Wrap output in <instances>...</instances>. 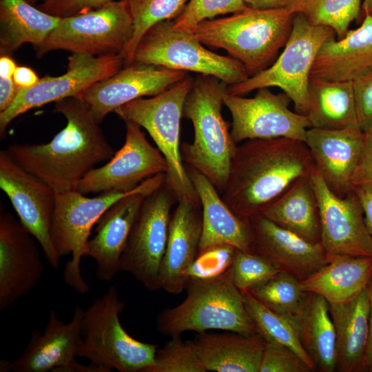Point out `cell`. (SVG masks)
Masks as SVG:
<instances>
[{
    "label": "cell",
    "instance_id": "obj_28",
    "mask_svg": "<svg viewBox=\"0 0 372 372\" xmlns=\"http://www.w3.org/2000/svg\"><path fill=\"white\" fill-rule=\"evenodd\" d=\"M329 304L336 334V370L362 371L369 337V303L366 287L348 300Z\"/></svg>",
    "mask_w": 372,
    "mask_h": 372
},
{
    "label": "cell",
    "instance_id": "obj_40",
    "mask_svg": "<svg viewBox=\"0 0 372 372\" xmlns=\"http://www.w3.org/2000/svg\"><path fill=\"white\" fill-rule=\"evenodd\" d=\"M246 8L243 0H189L183 11L173 19V25L189 32L203 20L239 12Z\"/></svg>",
    "mask_w": 372,
    "mask_h": 372
},
{
    "label": "cell",
    "instance_id": "obj_41",
    "mask_svg": "<svg viewBox=\"0 0 372 372\" xmlns=\"http://www.w3.org/2000/svg\"><path fill=\"white\" fill-rule=\"evenodd\" d=\"M313 370L290 348L266 342L259 372H310Z\"/></svg>",
    "mask_w": 372,
    "mask_h": 372
},
{
    "label": "cell",
    "instance_id": "obj_33",
    "mask_svg": "<svg viewBox=\"0 0 372 372\" xmlns=\"http://www.w3.org/2000/svg\"><path fill=\"white\" fill-rule=\"evenodd\" d=\"M61 19L25 0H0V54L10 55L22 44L42 43Z\"/></svg>",
    "mask_w": 372,
    "mask_h": 372
},
{
    "label": "cell",
    "instance_id": "obj_25",
    "mask_svg": "<svg viewBox=\"0 0 372 372\" xmlns=\"http://www.w3.org/2000/svg\"><path fill=\"white\" fill-rule=\"evenodd\" d=\"M138 192L116 201L99 218L96 224V234L89 240L85 256L96 263V277L109 282L121 270L123 253L146 195Z\"/></svg>",
    "mask_w": 372,
    "mask_h": 372
},
{
    "label": "cell",
    "instance_id": "obj_13",
    "mask_svg": "<svg viewBox=\"0 0 372 372\" xmlns=\"http://www.w3.org/2000/svg\"><path fill=\"white\" fill-rule=\"evenodd\" d=\"M255 96L226 94L223 105L232 117L230 131L238 145L251 139L287 138L305 141L310 128L307 116L289 109L290 98L285 93L274 94L269 87L256 90Z\"/></svg>",
    "mask_w": 372,
    "mask_h": 372
},
{
    "label": "cell",
    "instance_id": "obj_14",
    "mask_svg": "<svg viewBox=\"0 0 372 372\" xmlns=\"http://www.w3.org/2000/svg\"><path fill=\"white\" fill-rule=\"evenodd\" d=\"M125 140L108 162L87 173L79 181L76 191L82 194L128 192L145 180L167 173V161L157 148L146 138L141 127L125 122Z\"/></svg>",
    "mask_w": 372,
    "mask_h": 372
},
{
    "label": "cell",
    "instance_id": "obj_35",
    "mask_svg": "<svg viewBox=\"0 0 372 372\" xmlns=\"http://www.w3.org/2000/svg\"><path fill=\"white\" fill-rule=\"evenodd\" d=\"M362 0H293L287 7L311 23L331 28L337 39L343 38L360 13Z\"/></svg>",
    "mask_w": 372,
    "mask_h": 372
},
{
    "label": "cell",
    "instance_id": "obj_54",
    "mask_svg": "<svg viewBox=\"0 0 372 372\" xmlns=\"http://www.w3.org/2000/svg\"><path fill=\"white\" fill-rule=\"evenodd\" d=\"M123 1H127V0H123Z\"/></svg>",
    "mask_w": 372,
    "mask_h": 372
},
{
    "label": "cell",
    "instance_id": "obj_23",
    "mask_svg": "<svg viewBox=\"0 0 372 372\" xmlns=\"http://www.w3.org/2000/svg\"><path fill=\"white\" fill-rule=\"evenodd\" d=\"M254 237L253 251L281 271L304 279L327 262L321 242H310L260 215L249 220Z\"/></svg>",
    "mask_w": 372,
    "mask_h": 372
},
{
    "label": "cell",
    "instance_id": "obj_45",
    "mask_svg": "<svg viewBox=\"0 0 372 372\" xmlns=\"http://www.w3.org/2000/svg\"><path fill=\"white\" fill-rule=\"evenodd\" d=\"M19 87L12 79L0 78V112L8 109L15 99Z\"/></svg>",
    "mask_w": 372,
    "mask_h": 372
},
{
    "label": "cell",
    "instance_id": "obj_7",
    "mask_svg": "<svg viewBox=\"0 0 372 372\" xmlns=\"http://www.w3.org/2000/svg\"><path fill=\"white\" fill-rule=\"evenodd\" d=\"M166 180V174H158L143 182L132 191L106 192L88 198L76 190L56 193L51 236L60 258L70 255L63 271L65 283L80 294L88 292L90 287L82 276L81 259L92 228L101 216L116 201L138 192L151 193Z\"/></svg>",
    "mask_w": 372,
    "mask_h": 372
},
{
    "label": "cell",
    "instance_id": "obj_21",
    "mask_svg": "<svg viewBox=\"0 0 372 372\" xmlns=\"http://www.w3.org/2000/svg\"><path fill=\"white\" fill-rule=\"evenodd\" d=\"M84 311L76 306L71 320L65 323L51 310L43 333L37 329L33 331L20 357L9 362V371L54 372L74 362L83 341Z\"/></svg>",
    "mask_w": 372,
    "mask_h": 372
},
{
    "label": "cell",
    "instance_id": "obj_32",
    "mask_svg": "<svg viewBox=\"0 0 372 372\" xmlns=\"http://www.w3.org/2000/svg\"><path fill=\"white\" fill-rule=\"evenodd\" d=\"M307 116L310 127L329 130L360 127L353 81L310 76Z\"/></svg>",
    "mask_w": 372,
    "mask_h": 372
},
{
    "label": "cell",
    "instance_id": "obj_52",
    "mask_svg": "<svg viewBox=\"0 0 372 372\" xmlns=\"http://www.w3.org/2000/svg\"><path fill=\"white\" fill-rule=\"evenodd\" d=\"M362 7L365 14L372 17V0H363Z\"/></svg>",
    "mask_w": 372,
    "mask_h": 372
},
{
    "label": "cell",
    "instance_id": "obj_20",
    "mask_svg": "<svg viewBox=\"0 0 372 372\" xmlns=\"http://www.w3.org/2000/svg\"><path fill=\"white\" fill-rule=\"evenodd\" d=\"M364 141L360 127H310L304 143L314 166L329 189L342 198L354 190L353 180Z\"/></svg>",
    "mask_w": 372,
    "mask_h": 372
},
{
    "label": "cell",
    "instance_id": "obj_11",
    "mask_svg": "<svg viewBox=\"0 0 372 372\" xmlns=\"http://www.w3.org/2000/svg\"><path fill=\"white\" fill-rule=\"evenodd\" d=\"M134 33L127 1H111L101 8L61 19L34 49L39 57L56 50L91 56L121 55Z\"/></svg>",
    "mask_w": 372,
    "mask_h": 372
},
{
    "label": "cell",
    "instance_id": "obj_42",
    "mask_svg": "<svg viewBox=\"0 0 372 372\" xmlns=\"http://www.w3.org/2000/svg\"><path fill=\"white\" fill-rule=\"evenodd\" d=\"M112 0H45L37 8L52 16L65 19L101 8Z\"/></svg>",
    "mask_w": 372,
    "mask_h": 372
},
{
    "label": "cell",
    "instance_id": "obj_5",
    "mask_svg": "<svg viewBox=\"0 0 372 372\" xmlns=\"http://www.w3.org/2000/svg\"><path fill=\"white\" fill-rule=\"evenodd\" d=\"M228 86L214 76L198 75L186 97L183 115L192 121L194 137L192 143L180 145L182 160L207 177L220 194L237 146L221 114Z\"/></svg>",
    "mask_w": 372,
    "mask_h": 372
},
{
    "label": "cell",
    "instance_id": "obj_34",
    "mask_svg": "<svg viewBox=\"0 0 372 372\" xmlns=\"http://www.w3.org/2000/svg\"><path fill=\"white\" fill-rule=\"evenodd\" d=\"M247 311L257 332L266 342L285 345L292 349L313 371L316 366L302 346L291 320L262 304L249 292H242Z\"/></svg>",
    "mask_w": 372,
    "mask_h": 372
},
{
    "label": "cell",
    "instance_id": "obj_8",
    "mask_svg": "<svg viewBox=\"0 0 372 372\" xmlns=\"http://www.w3.org/2000/svg\"><path fill=\"white\" fill-rule=\"evenodd\" d=\"M124 309L115 286L95 298L84 311L78 356L110 371L145 372L153 364L158 347L127 333L119 318Z\"/></svg>",
    "mask_w": 372,
    "mask_h": 372
},
{
    "label": "cell",
    "instance_id": "obj_4",
    "mask_svg": "<svg viewBox=\"0 0 372 372\" xmlns=\"http://www.w3.org/2000/svg\"><path fill=\"white\" fill-rule=\"evenodd\" d=\"M185 289L187 296L182 302L158 313V332L170 337L212 329L245 335L258 333L242 293L234 282L231 265L210 277H189Z\"/></svg>",
    "mask_w": 372,
    "mask_h": 372
},
{
    "label": "cell",
    "instance_id": "obj_6",
    "mask_svg": "<svg viewBox=\"0 0 372 372\" xmlns=\"http://www.w3.org/2000/svg\"><path fill=\"white\" fill-rule=\"evenodd\" d=\"M192 83L193 80L186 76L164 92L132 101L114 112L125 122L143 127L150 135L167 161L165 182L177 200L187 199L200 204L182 160L180 145L183 107Z\"/></svg>",
    "mask_w": 372,
    "mask_h": 372
},
{
    "label": "cell",
    "instance_id": "obj_16",
    "mask_svg": "<svg viewBox=\"0 0 372 372\" xmlns=\"http://www.w3.org/2000/svg\"><path fill=\"white\" fill-rule=\"evenodd\" d=\"M0 188L10 199L20 222L40 245L54 268L60 257L52 240L51 229L56 192L0 151Z\"/></svg>",
    "mask_w": 372,
    "mask_h": 372
},
{
    "label": "cell",
    "instance_id": "obj_17",
    "mask_svg": "<svg viewBox=\"0 0 372 372\" xmlns=\"http://www.w3.org/2000/svg\"><path fill=\"white\" fill-rule=\"evenodd\" d=\"M311 180L320 209L321 243L327 254L372 257V239L355 192L342 198L336 196L316 168Z\"/></svg>",
    "mask_w": 372,
    "mask_h": 372
},
{
    "label": "cell",
    "instance_id": "obj_27",
    "mask_svg": "<svg viewBox=\"0 0 372 372\" xmlns=\"http://www.w3.org/2000/svg\"><path fill=\"white\" fill-rule=\"evenodd\" d=\"M193 343L207 371L259 372L266 341L258 333L202 332Z\"/></svg>",
    "mask_w": 372,
    "mask_h": 372
},
{
    "label": "cell",
    "instance_id": "obj_26",
    "mask_svg": "<svg viewBox=\"0 0 372 372\" xmlns=\"http://www.w3.org/2000/svg\"><path fill=\"white\" fill-rule=\"evenodd\" d=\"M372 69V17L340 39L329 37L314 61L311 76L327 80L353 81Z\"/></svg>",
    "mask_w": 372,
    "mask_h": 372
},
{
    "label": "cell",
    "instance_id": "obj_49",
    "mask_svg": "<svg viewBox=\"0 0 372 372\" xmlns=\"http://www.w3.org/2000/svg\"><path fill=\"white\" fill-rule=\"evenodd\" d=\"M293 0H243L247 7L254 9H278L287 8Z\"/></svg>",
    "mask_w": 372,
    "mask_h": 372
},
{
    "label": "cell",
    "instance_id": "obj_38",
    "mask_svg": "<svg viewBox=\"0 0 372 372\" xmlns=\"http://www.w3.org/2000/svg\"><path fill=\"white\" fill-rule=\"evenodd\" d=\"M145 372H207L193 341H183L180 336L171 339L157 349L154 362Z\"/></svg>",
    "mask_w": 372,
    "mask_h": 372
},
{
    "label": "cell",
    "instance_id": "obj_36",
    "mask_svg": "<svg viewBox=\"0 0 372 372\" xmlns=\"http://www.w3.org/2000/svg\"><path fill=\"white\" fill-rule=\"evenodd\" d=\"M248 292L271 311L289 319L299 311L307 294L301 288L300 280L284 271Z\"/></svg>",
    "mask_w": 372,
    "mask_h": 372
},
{
    "label": "cell",
    "instance_id": "obj_51",
    "mask_svg": "<svg viewBox=\"0 0 372 372\" xmlns=\"http://www.w3.org/2000/svg\"><path fill=\"white\" fill-rule=\"evenodd\" d=\"M17 65L10 55L0 56V78L12 79Z\"/></svg>",
    "mask_w": 372,
    "mask_h": 372
},
{
    "label": "cell",
    "instance_id": "obj_43",
    "mask_svg": "<svg viewBox=\"0 0 372 372\" xmlns=\"http://www.w3.org/2000/svg\"><path fill=\"white\" fill-rule=\"evenodd\" d=\"M353 83L358 123L364 132L372 125V69Z\"/></svg>",
    "mask_w": 372,
    "mask_h": 372
},
{
    "label": "cell",
    "instance_id": "obj_48",
    "mask_svg": "<svg viewBox=\"0 0 372 372\" xmlns=\"http://www.w3.org/2000/svg\"><path fill=\"white\" fill-rule=\"evenodd\" d=\"M12 79L19 88H28L34 85L40 79L32 68L27 66H17Z\"/></svg>",
    "mask_w": 372,
    "mask_h": 372
},
{
    "label": "cell",
    "instance_id": "obj_15",
    "mask_svg": "<svg viewBox=\"0 0 372 372\" xmlns=\"http://www.w3.org/2000/svg\"><path fill=\"white\" fill-rule=\"evenodd\" d=\"M68 60L67 71L63 74L46 75L34 85L19 89L11 105L0 112L1 138L9 124L18 116L50 102L71 96L81 97L90 85L114 74L123 64L120 55L91 56L72 53Z\"/></svg>",
    "mask_w": 372,
    "mask_h": 372
},
{
    "label": "cell",
    "instance_id": "obj_19",
    "mask_svg": "<svg viewBox=\"0 0 372 372\" xmlns=\"http://www.w3.org/2000/svg\"><path fill=\"white\" fill-rule=\"evenodd\" d=\"M184 71L132 63L87 88L81 98L101 123L120 106L145 96L157 95L186 77Z\"/></svg>",
    "mask_w": 372,
    "mask_h": 372
},
{
    "label": "cell",
    "instance_id": "obj_24",
    "mask_svg": "<svg viewBox=\"0 0 372 372\" xmlns=\"http://www.w3.org/2000/svg\"><path fill=\"white\" fill-rule=\"evenodd\" d=\"M202 209V234L198 256L218 247L253 251L254 237L249 220L236 215L213 183L196 169L185 165Z\"/></svg>",
    "mask_w": 372,
    "mask_h": 372
},
{
    "label": "cell",
    "instance_id": "obj_18",
    "mask_svg": "<svg viewBox=\"0 0 372 372\" xmlns=\"http://www.w3.org/2000/svg\"><path fill=\"white\" fill-rule=\"evenodd\" d=\"M34 237L11 213L0 214V310L26 296L44 266Z\"/></svg>",
    "mask_w": 372,
    "mask_h": 372
},
{
    "label": "cell",
    "instance_id": "obj_9",
    "mask_svg": "<svg viewBox=\"0 0 372 372\" xmlns=\"http://www.w3.org/2000/svg\"><path fill=\"white\" fill-rule=\"evenodd\" d=\"M332 35L331 28L313 25L303 15L294 14L290 36L274 63L245 81L229 85L227 93L243 96L260 88L277 87L290 98L296 112L307 116L312 66L321 46Z\"/></svg>",
    "mask_w": 372,
    "mask_h": 372
},
{
    "label": "cell",
    "instance_id": "obj_47",
    "mask_svg": "<svg viewBox=\"0 0 372 372\" xmlns=\"http://www.w3.org/2000/svg\"><path fill=\"white\" fill-rule=\"evenodd\" d=\"M354 191L357 194L362 204L364 221L372 239V189L364 187H356Z\"/></svg>",
    "mask_w": 372,
    "mask_h": 372
},
{
    "label": "cell",
    "instance_id": "obj_37",
    "mask_svg": "<svg viewBox=\"0 0 372 372\" xmlns=\"http://www.w3.org/2000/svg\"><path fill=\"white\" fill-rule=\"evenodd\" d=\"M189 0H127L131 12L134 33L120 55L125 66L132 64L135 50L143 34L154 25L173 20L184 10Z\"/></svg>",
    "mask_w": 372,
    "mask_h": 372
},
{
    "label": "cell",
    "instance_id": "obj_12",
    "mask_svg": "<svg viewBox=\"0 0 372 372\" xmlns=\"http://www.w3.org/2000/svg\"><path fill=\"white\" fill-rule=\"evenodd\" d=\"M177 198L165 182L145 196L131 229L121 261V270L149 291L160 289L158 273Z\"/></svg>",
    "mask_w": 372,
    "mask_h": 372
},
{
    "label": "cell",
    "instance_id": "obj_3",
    "mask_svg": "<svg viewBox=\"0 0 372 372\" xmlns=\"http://www.w3.org/2000/svg\"><path fill=\"white\" fill-rule=\"evenodd\" d=\"M293 17L287 8L247 7L227 17L203 20L189 32L203 45L226 50L251 76L274 63L290 36Z\"/></svg>",
    "mask_w": 372,
    "mask_h": 372
},
{
    "label": "cell",
    "instance_id": "obj_2",
    "mask_svg": "<svg viewBox=\"0 0 372 372\" xmlns=\"http://www.w3.org/2000/svg\"><path fill=\"white\" fill-rule=\"evenodd\" d=\"M315 166L305 143L287 138L251 139L237 145L221 198L238 217L260 216L293 183Z\"/></svg>",
    "mask_w": 372,
    "mask_h": 372
},
{
    "label": "cell",
    "instance_id": "obj_46",
    "mask_svg": "<svg viewBox=\"0 0 372 372\" xmlns=\"http://www.w3.org/2000/svg\"><path fill=\"white\" fill-rule=\"evenodd\" d=\"M366 289L369 303V337L362 371L372 372V276L366 285Z\"/></svg>",
    "mask_w": 372,
    "mask_h": 372
},
{
    "label": "cell",
    "instance_id": "obj_30",
    "mask_svg": "<svg viewBox=\"0 0 372 372\" xmlns=\"http://www.w3.org/2000/svg\"><path fill=\"white\" fill-rule=\"evenodd\" d=\"M372 276V257L327 255V262L300 280L305 292L323 297L329 304L348 300L362 291Z\"/></svg>",
    "mask_w": 372,
    "mask_h": 372
},
{
    "label": "cell",
    "instance_id": "obj_1",
    "mask_svg": "<svg viewBox=\"0 0 372 372\" xmlns=\"http://www.w3.org/2000/svg\"><path fill=\"white\" fill-rule=\"evenodd\" d=\"M65 127L48 143L12 144L5 149L10 158L56 193L76 190L94 167L114 154L99 123L80 96L54 102Z\"/></svg>",
    "mask_w": 372,
    "mask_h": 372
},
{
    "label": "cell",
    "instance_id": "obj_53",
    "mask_svg": "<svg viewBox=\"0 0 372 372\" xmlns=\"http://www.w3.org/2000/svg\"><path fill=\"white\" fill-rule=\"evenodd\" d=\"M25 1L28 2L31 5H34L37 2H38L40 0H25ZM43 1L45 0H42Z\"/></svg>",
    "mask_w": 372,
    "mask_h": 372
},
{
    "label": "cell",
    "instance_id": "obj_10",
    "mask_svg": "<svg viewBox=\"0 0 372 372\" xmlns=\"http://www.w3.org/2000/svg\"><path fill=\"white\" fill-rule=\"evenodd\" d=\"M132 63L194 72L228 85L250 76L240 61L207 50L191 32L174 28L173 20L161 21L147 30L137 44Z\"/></svg>",
    "mask_w": 372,
    "mask_h": 372
},
{
    "label": "cell",
    "instance_id": "obj_39",
    "mask_svg": "<svg viewBox=\"0 0 372 372\" xmlns=\"http://www.w3.org/2000/svg\"><path fill=\"white\" fill-rule=\"evenodd\" d=\"M236 287L242 293L274 276L281 270L265 256L236 249L231 263Z\"/></svg>",
    "mask_w": 372,
    "mask_h": 372
},
{
    "label": "cell",
    "instance_id": "obj_31",
    "mask_svg": "<svg viewBox=\"0 0 372 372\" xmlns=\"http://www.w3.org/2000/svg\"><path fill=\"white\" fill-rule=\"evenodd\" d=\"M261 216L310 242H321L320 209L311 175L293 183Z\"/></svg>",
    "mask_w": 372,
    "mask_h": 372
},
{
    "label": "cell",
    "instance_id": "obj_50",
    "mask_svg": "<svg viewBox=\"0 0 372 372\" xmlns=\"http://www.w3.org/2000/svg\"><path fill=\"white\" fill-rule=\"evenodd\" d=\"M110 372L106 368L94 364L90 362L88 365L79 364L76 360L71 364L59 369L56 372Z\"/></svg>",
    "mask_w": 372,
    "mask_h": 372
},
{
    "label": "cell",
    "instance_id": "obj_29",
    "mask_svg": "<svg viewBox=\"0 0 372 372\" xmlns=\"http://www.w3.org/2000/svg\"><path fill=\"white\" fill-rule=\"evenodd\" d=\"M304 349L322 372L336 370V334L329 302L307 292L299 311L291 319Z\"/></svg>",
    "mask_w": 372,
    "mask_h": 372
},
{
    "label": "cell",
    "instance_id": "obj_22",
    "mask_svg": "<svg viewBox=\"0 0 372 372\" xmlns=\"http://www.w3.org/2000/svg\"><path fill=\"white\" fill-rule=\"evenodd\" d=\"M200 204L178 201L171 214L166 248L161 264L160 289L179 294L185 289L189 269L198 256L202 234Z\"/></svg>",
    "mask_w": 372,
    "mask_h": 372
},
{
    "label": "cell",
    "instance_id": "obj_44",
    "mask_svg": "<svg viewBox=\"0 0 372 372\" xmlns=\"http://www.w3.org/2000/svg\"><path fill=\"white\" fill-rule=\"evenodd\" d=\"M354 189H372V125L364 131V141L358 164L353 176Z\"/></svg>",
    "mask_w": 372,
    "mask_h": 372
}]
</instances>
